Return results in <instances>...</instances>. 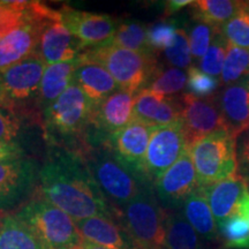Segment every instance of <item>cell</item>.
Segmentation results:
<instances>
[{"instance_id":"6da1fadb","label":"cell","mask_w":249,"mask_h":249,"mask_svg":"<svg viewBox=\"0 0 249 249\" xmlns=\"http://www.w3.org/2000/svg\"><path fill=\"white\" fill-rule=\"evenodd\" d=\"M38 194L74 220L117 217L79 152L53 145L39 171Z\"/></svg>"},{"instance_id":"7a4b0ae2","label":"cell","mask_w":249,"mask_h":249,"mask_svg":"<svg viewBox=\"0 0 249 249\" xmlns=\"http://www.w3.org/2000/svg\"><path fill=\"white\" fill-rule=\"evenodd\" d=\"M82 145L79 154L104 197L118 213L140 193L154 187L139 167L127 163L111 148L108 140L87 138Z\"/></svg>"},{"instance_id":"3957f363","label":"cell","mask_w":249,"mask_h":249,"mask_svg":"<svg viewBox=\"0 0 249 249\" xmlns=\"http://www.w3.org/2000/svg\"><path fill=\"white\" fill-rule=\"evenodd\" d=\"M81 54L107 68L120 89L134 93L144 89L158 71L155 53L130 51L108 43L87 49Z\"/></svg>"},{"instance_id":"277c9868","label":"cell","mask_w":249,"mask_h":249,"mask_svg":"<svg viewBox=\"0 0 249 249\" xmlns=\"http://www.w3.org/2000/svg\"><path fill=\"white\" fill-rule=\"evenodd\" d=\"M14 214L36 233L46 249H76L83 240L73 218L38 193Z\"/></svg>"},{"instance_id":"5b68a950","label":"cell","mask_w":249,"mask_h":249,"mask_svg":"<svg viewBox=\"0 0 249 249\" xmlns=\"http://www.w3.org/2000/svg\"><path fill=\"white\" fill-rule=\"evenodd\" d=\"M92 104L75 83L44 110V129L52 144L66 148L89 128Z\"/></svg>"},{"instance_id":"8992f818","label":"cell","mask_w":249,"mask_h":249,"mask_svg":"<svg viewBox=\"0 0 249 249\" xmlns=\"http://www.w3.org/2000/svg\"><path fill=\"white\" fill-rule=\"evenodd\" d=\"M166 210L149 187L124 205L119 220L135 249H166L165 247Z\"/></svg>"},{"instance_id":"52a82bcc","label":"cell","mask_w":249,"mask_h":249,"mask_svg":"<svg viewBox=\"0 0 249 249\" xmlns=\"http://www.w3.org/2000/svg\"><path fill=\"white\" fill-rule=\"evenodd\" d=\"M235 139L229 130H218L189 147L198 187H208L238 173Z\"/></svg>"},{"instance_id":"ba28073f","label":"cell","mask_w":249,"mask_h":249,"mask_svg":"<svg viewBox=\"0 0 249 249\" xmlns=\"http://www.w3.org/2000/svg\"><path fill=\"white\" fill-rule=\"evenodd\" d=\"M51 20H60L58 12L42 2L31 1L30 18L0 42V73L35 53L40 33Z\"/></svg>"},{"instance_id":"9c48e42d","label":"cell","mask_w":249,"mask_h":249,"mask_svg":"<svg viewBox=\"0 0 249 249\" xmlns=\"http://www.w3.org/2000/svg\"><path fill=\"white\" fill-rule=\"evenodd\" d=\"M39 181V171L26 157L0 161V214L22 208L34 195Z\"/></svg>"},{"instance_id":"30bf717a","label":"cell","mask_w":249,"mask_h":249,"mask_svg":"<svg viewBox=\"0 0 249 249\" xmlns=\"http://www.w3.org/2000/svg\"><path fill=\"white\" fill-rule=\"evenodd\" d=\"M45 68V62L35 52L0 73V107L14 113L17 105L37 97Z\"/></svg>"},{"instance_id":"8fae6325","label":"cell","mask_w":249,"mask_h":249,"mask_svg":"<svg viewBox=\"0 0 249 249\" xmlns=\"http://www.w3.org/2000/svg\"><path fill=\"white\" fill-rule=\"evenodd\" d=\"M188 148L181 120L157 127L151 134L148 150L142 164V172L155 183Z\"/></svg>"},{"instance_id":"7c38bea8","label":"cell","mask_w":249,"mask_h":249,"mask_svg":"<svg viewBox=\"0 0 249 249\" xmlns=\"http://www.w3.org/2000/svg\"><path fill=\"white\" fill-rule=\"evenodd\" d=\"M197 188V177L189 147L154 183L156 197L165 210H178Z\"/></svg>"},{"instance_id":"4fadbf2b","label":"cell","mask_w":249,"mask_h":249,"mask_svg":"<svg viewBox=\"0 0 249 249\" xmlns=\"http://www.w3.org/2000/svg\"><path fill=\"white\" fill-rule=\"evenodd\" d=\"M178 101L188 147L218 130H227L216 96L198 98L187 92L180 96Z\"/></svg>"},{"instance_id":"5bb4252c","label":"cell","mask_w":249,"mask_h":249,"mask_svg":"<svg viewBox=\"0 0 249 249\" xmlns=\"http://www.w3.org/2000/svg\"><path fill=\"white\" fill-rule=\"evenodd\" d=\"M60 21L75 38L80 40L82 49H90L107 43L118 29L117 21L104 14L89 13L62 6Z\"/></svg>"},{"instance_id":"9a60e30c","label":"cell","mask_w":249,"mask_h":249,"mask_svg":"<svg viewBox=\"0 0 249 249\" xmlns=\"http://www.w3.org/2000/svg\"><path fill=\"white\" fill-rule=\"evenodd\" d=\"M136 93L119 89L98 104L92 105L89 126L93 133L104 139L124 128L133 120Z\"/></svg>"},{"instance_id":"2e32d148","label":"cell","mask_w":249,"mask_h":249,"mask_svg":"<svg viewBox=\"0 0 249 249\" xmlns=\"http://www.w3.org/2000/svg\"><path fill=\"white\" fill-rule=\"evenodd\" d=\"M216 98L226 128L233 136L249 130V75L227 85Z\"/></svg>"},{"instance_id":"e0dca14e","label":"cell","mask_w":249,"mask_h":249,"mask_svg":"<svg viewBox=\"0 0 249 249\" xmlns=\"http://www.w3.org/2000/svg\"><path fill=\"white\" fill-rule=\"evenodd\" d=\"M82 50L80 40L75 38L60 20H51L40 33L36 53L46 66L74 60Z\"/></svg>"},{"instance_id":"ac0fdd59","label":"cell","mask_w":249,"mask_h":249,"mask_svg":"<svg viewBox=\"0 0 249 249\" xmlns=\"http://www.w3.org/2000/svg\"><path fill=\"white\" fill-rule=\"evenodd\" d=\"M156 128L157 127L141 120L133 119L124 128L110 136L108 144L123 160L142 171L149 141Z\"/></svg>"},{"instance_id":"d6986e66","label":"cell","mask_w":249,"mask_h":249,"mask_svg":"<svg viewBox=\"0 0 249 249\" xmlns=\"http://www.w3.org/2000/svg\"><path fill=\"white\" fill-rule=\"evenodd\" d=\"M217 223L238 213L239 204L248 193L249 183L244 177L236 173L231 178L214 182L208 187H200Z\"/></svg>"},{"instance_id":"ffe728a7","label":"cell","mask_w":249,"mask_h":249,"mask_svg":"<svg viewBox=\"0 0 249 249\" xmlns=\"http://www.w3.org/2000/svg\"><path fill=\"white\" fill-rule=\"evenodd\" d=\"M133 119L141 120L155 127L178 123L181 120L180 103L144 88L135 96Z\"/></svg>"},{"instance_id":"44dd1931","label":"cell","mask_w":249,"mask_h":249,"mask_svg":"<svg viewBox=\"0 0 249 249\" xmlns=\"http://www.w3.org/2000/svg\"><path fill=\"white\" fill-rule=\"evenodd\" d=\"M73 82L82 90L92 105L98 104L119 90V86L107 68L79 54Z\"/></svg>"},{"instance_id":"7402d4cb","label":"cell","mask_w":249,"mask_h":249,"mask_svg":"<svg viewBox=\"0 0 249 249\" xmlns=\"http://www.w3.org/2000/svg\"><path fill=\"white\" fill-rule=\"evenodd\" d=\"M83 239L112 249H135L117 217H91L74 220Z\"/></svg>"},{"instance_id":"603a6c76","label":"cell","mask_w":249,"mask_h":249,"mask_svg":"<svg viewBox=\"0 0 249 249\" xmlns=\"http://www.w3.org/2000/svg\"><path fill=\"white\" fill-rule=\"evenodd\" d=\"M76 66V58L71 61L46 66L42 81H40L38 93H37V102L43 111L54 101H57L73 83Z\"/></svg>"},{"instance_id":"cb8c5ba5","label":"cell","mask_w":249,"mask_h":249,"mask_svg":"<svg viewBox=\"0 0 249 249\" xmlns=\"http://www.w3.org/2000/svg\"><path fill=\"white\" fill-rule=\"evenodd\" d=\"M181 213L202 238L207 240H216L218 238L217 222L200 187L183 202Z\"/></svg>"},{"instance_id":"d4e9b609","label":"cell","mask_w":249,"mask_h":249,"mask_svg":"<svg viewBox=\"0 0 249 249\" xmlns=\"http://www.w3.org/2000/svg\"><path fill=\"white\" fill-rule=\"evenodd\" d=\"M0 249H46L37 234L15 214L0 218Z\"/></svg>"},{"instance_id":"484cf974","label":"cell","mask_w":249,"mask_h":249,"mask_svg":"<svg viewBox=\"0 0 249 249\" xmlns=\"http://www.w3.org/2000/svg\"><path fill=\"white\" fill-rule=\"evenodd\" d=\"M165 247L166 249H202L198 234L187 222L181 211L166 210Z\"/></svg>"},{"instance_id":"4316f807","label":"cell","mask_w":249,"mask_h":249,"mask_svg":"<svg viewBox=\"0 0 249 249\" xmlns=\"http://www.w3.org/2000/svg\"><path fill=\"white\" fill-rule=\"evenodd\" d=\"M244 4L235 0H197L191 5L193 18L213 27H222L231 20Z\"/></svg>"},{"instance_id":"83f0119b","label":"cell","mask_w":249,"mask_h":249,"mask_svg":"<svg viewBox=\"0 0 249 249\" xmlns=\"http://www.w3.org/2000/svg\"><path fill=\"white\" fill-rule=\"evenodd\" d=\"M222 249H249V224L240 213H234L217 223Z\"/></svg>"},{"instance_id":"f1b7e54d","label":"cell","mask_w":249,"mask_h":249,"mask_svg":"<svg viewBox=\"0 0 249 249\" xmlns=\"http://www.w3.org/2000/svg\"><path fill=\"white\" fill-rule=\"evenodd\" d=\"M108 44L119 48L141 52V53H155L148 43V29L140 22L124 23L108 40Z\"/></svg>"},{"instance_id":"f546056e","label":"cell","mask_w":249,"mask_h":249,"mask_svg":"<svg viewBox=\"0 0 249 249\" xmlns=\"http://www.w3.org/2000/svg\"><path fill=\"white\" fill-rule=\"evenodd\" d=\"M220 33L229 44L249 49V1H244L238 13L220 27Z\"/></svg>"},{"instance_id":"4dcf8cb0","label":"cell","mask_w":249,"mask_h":249,"mask_svg":"<svg viewBox=\"0 0 249 249\" xmlns=\"http://www.w3.org/2000/svg\"><path fill=\"white\" fill-rule=\"evenodd\" d=\"M187 85V74L180 68L171 67L164 71H157L152 77L147 89L158 95L169 97L176 95L185 88Z\"/></svg>"},{"instance_id":"1f68e13d","label":"cell","mask_w":249,"mask_h":249,"mask_svg":"<svg viewBox=\"0 0 249 249\" xmlns=\"http://www.w3.org/2000/svg\"><path fill=\"white\" fill-rule=\"evenodd\" d=\"M249 75V49L229 44L222 71V82L231 85L241 77Z\"/></svg>"},{"instance_id":"d6a6232c","label":"cell","mask_w":249,"mask_h":249,"mask_svg":"<svg viewBox=\"0 0 249 249\" xmlns=\"http://www.w3.org/2000/svg\"><path fill=\"white\" fill-rule=\"evenodd\" d=\"M229 43L224 38L220 33V28L214 34L213 42L208 49L207 53L201 59V71L211 76H219L223 71L224 62H225Z\"/></svg>"},{"instance_id":"836d02e7","label":"cell","mask_w":249,"mask_h":249,"mask_svg":"<svg viewBox=\"0 0 249 249\" xmlns=\"http://www.w3.org/2000/svg\"><path fill=\"white\" fill-rule=\"evenodd\" d=\"M220 85L217 77L208 75L196 67L188 68L187 73V89L188 93L198 98L213 97Z\"/></svg>"},{"instance_id":"e575fe53","label":"cell","mask_w":249,"mask_h":249,"mask_svg":"<svg viewBox=\"0 0 249 249\" xmlns=\"http://www.w3.org/2000/svg\"><path fill=\"white\" fill-rule=\"evenodd\" d=\"M220 27H213L211 24L196 21L189 30L188 39L191 52L194 59H202L207 53L208 49L213 42L214 34Z\"/></svg>"},{"instance_id":"d590c367","label":"cell","mask_w":249,"mask_h":249,"mask_svg":"<svg viewBox=\"0 0 249 249\" xmlns=\"http://www.w3.org/2000/svg\"><path fill=\"white\" fill-rule=\"evenodd\" d=\"M165 58L176 68H191L193 55L189 46L188 35L183 29L177 31L176 40L169 49L165 50Z\"/></svg>"},{"instance_id":"8d00e7d4","label":"cell","mask_w":249,"mask_h":249,"mask_svg":"<svg viewBox=\"0 0 249 249\" xmlns=\"http://www.w3.org/2000/svg\"><path fill=\"white\" fill-rule=\"evenodd\" d=\"M177 28L173 22H158L148 29V43L154 52L165 51L173 44L177 37Z\"/></svg>"},{"instance_id":"74e56055","label":"cell","mask_w":249,"mask_h":249,"mask_svg":"<svg viewBox=\"0 0 249 249\" xmlns=\"http://www.w3.org/2000/svg\"><path fill=\"white\" fill-rule=\"evenodd\" d=\"M20 133V121L14 113L0 107V142L17 143Z\"/></svg>"},{"instance_id":"f35d334b","label":"cell","mask_w":249,"mask_h":249,"mask_svg":"<svg viewBox=\"0 0 249 249\" xmlns=\"http://www.w3.org/2000/svg\"><path fill=\"white\" fill-rule=\"evenodd\" d=\"M239 174L247 180L249 183V133L242 142L238 158Z\"/></svg>"},{"instance_id":"ab89813d","label":"cell","mask_w":249,"mask_h":249,"mask_svg":"<svg viewBox=\"0 0 249 249\" xmlns=\"http://www.w3.org/2000/svg\"><path fill=\"white\" fill-rule=\"evenodd\" d=\"M20 157H23V154L18 143L0 142V161Z\"/></svg>"},{"instance_id":"60d3db41","label":"cell","mask_w":249,"mask_h":249,"mask_svg":"<svg viewBox=\"0 0 249 249\" xmlns=\"http://www.w3.org/2000/svg\"><path fill=\"white\" fill-rule=\"evenodd\" d=\"M193 2L192 0H170V1L165 2V15L169 17L177 12L181 11L186 6H191Z\"/></svg>"},{"instance_id":"b9f144b4","label":"cell","mask_w":249,"mask_h":249,"mask_svg":"<svg viewBox=\"0 0 249 249\" xmlns=\"http://www.w3.org/2000/svg\"><path fill=\"white\" fill-rule=\"evenodd\" d=\"M238 213H240L249 224V193H247V194L242 197L240 204H239Z\"/></svg>"},{"instance_id":"7bdbcfd3","label":"cell","mask_w":249,"mask_h":249,"mask_svg":"<svg viewBox=\"0 0 249 249\" xmlns=\"http://www.w3.org/2000/svg\"><path fill=\"white\" fill-rule=\"evenodd\" d=\"M76 249H112V248L103 247V246L96 245L91 241H88V240H86V239H83L82 242H81V245Z\"/></svg>"},{"instance_id":"ee69618b","label":"cell","mask_w":249,"mask_h":249,"mask_svg":"<svg viewBox=\"0 0 249 249\" xmlns=\"http://www.w3.org/2000/svg\"><path fill=\"white\" fill-rule=\"evenodd\" d=\"M0 216H1V214H0Z\"/></svg>"}]
</instances>
